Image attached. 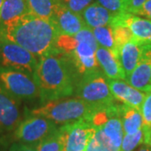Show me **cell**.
Here are the masks:
<instances>
[{"label": "cell", "instance_id": "1", "mask_svg": "<svg viewBox=\"0 0 151 151\" xmlns=\"http://www.w3.org/2000/svg\"><path fill=\"white\" fill-rule=\"evenodd\" d=\"M79 75L70 56L57 46L40 57L33 77L39 86L41 103L71 96Z\"/></svg>", "mask_w": 151, "mask_h": 151}, {"label": "cell", "instance_id": "2", "mask_svg": "<svg viewBox=\"0 0 151 151\" xmlns=\"http://www.w3.org/2000/svg\"><path fill=\"white\" fill-rule=\"evenodd\" d=\"M60 35L51 20L39 18L31 13L0 29V38L20 45L37 58L56 48Z\"/></svg>", "mask_w": 151, "mask_h": 151}, {"label": "cell", "instance_id": "3", "mask_svg": "<svg viewBox=\"0 0 151 151\" xmlns=\"http://www.w3.org/2000/svg\"><path fill=\"white\" fill-rule=\"evenodd\" d=\"M56 46L70 56L81 76L87 72L100 70L96 59L98 44L92 30L88 27L74 36L60 35Z\"/></svg>", "mask_w": 151, "mask_h": 151}, {"label": "cell", "instance_id": "4", "mask_svg": "<svg viewBox=\"0 0 151 151\" xmlns=\"http://www.w3.org/2000/svg\"><path fill=\"white\" fill-rule=\"evenodd\" d=\"M98 109L78 97L58 99L49 102L40 108L33 109L29 115L40 116L53 121L55 124H67L80 120H90Z\"/></svg>", "mask_w": 151, "mask_h": 151}, {"label": "cell", "instance_id": "5", "mask_svg": "<svg viewBox=\"0 0 151 151\" xmlns=\"http://www.w3.org/2000/svg\"><path fill=\"white\" fill-rule=\"evenodd\" d=\"M76 97L97 108H103L115 103L110 91L108 78L100 70L90 71L80 77L75 90Z\"/></svg>", "mask_w": 151, "mask_h": 151}, {"label": "cell", "instance_id": "6", "mask_svg": "<svg viewBox=\"0 0 151 151\" xmlns=\"http://www.w3.org/2000/svg\"><path fill=\"white\" fill-rule=\"evenodd\" d=\"M0 86L17 100L40 97V89L33 76L3 65H0Z\"/></svg>", "mask_w": 151, "mask_h": 151}, {"label": "cell", "instance_id": "7", "mask_svg": "<svg viewBox=\"0 0 151 151\" xmlns=\"http://www.w3.org/2000/svg\"><path fill=\"white\" fill-rule=\"evenodd\" d=\"M38 60L39 58L26 49L9 40L0 38V62L3 66L20 70L33 76Z\"/></svg>", "mask_w": 151, "mask_h": 151}, {"label": "cell", "instance_id": "8", "mask_svg": "<svg viewBox=\"0 0 151 151\" xmlns=\"http://www.w3.org/2000/svg\"><path fill=\"white\" fill-rule=\"evenodd\" d=\"M58 129L56 124L40 116L28 114L14 130V137L19 143L35 146Z\"/></svg>", "mask_w": 151, "mask_h": 151}, {"label": "cell", "instance_id": "9", "mask_svg": "<svg viewBox=\"0 0 151 151\" xmlns=\"http://www.w3.org/2000/svg\"><path fill=\"white\" fill-rule=\"evenodd\" d=\"M65 140V151H84L95 132L88 120H80L60 127Z\"/></svg>", "mask_w": 151, "mask_h": 151}, {"label": "cell", "instance_id": "10", "mask_svg": "<svg viewBox=\"0 0 151 151\" xmlns=\"http://www.w3.org/2000/svg\"><path fill=\"white\" fill-rule=\"evenodd\" d=\"M51 21L62 35L74 36L81 29L87 27L81 14L70 10L60 1L51 18Z\"/></svg>", "mask_w": 151, "mask_h": 151}, {"label": "cell", "instance_id": "11", "mask_svg": "<svg viewBox=\"0 0 151 151\" xmlns=\"http://www.w3.org/2000/svg\"><path fill=\"white\" fill-rule=\"evenodd\" d=\"M125 81L141 92L151 91V45H143L141 59Z\"/></svg>", "mask_w": 151, "mask_h": 151}, {"label": "cell", "instance_id": "12", "mask_svg": "<svg viewBox=\"0 0 151 151\" xmlns=\"http://www.w3.org/2000/svg\"><path fill=\"white\" fill-rule=\"evenodd\" d=\"M21 122L18 100L0 86V131L15 130Z\"/></svg>", "mask_w": 151, "mask_h": 151}, {"label": "cell", "instance_id": "13", "mask_svg": "<svg viewBox=\"0 0 151 151\" xmlns=\"http://www.w3.org/2000/svg\"><path fill=\"white\" fill-rule=\"evenodd\" d=\"M110 91L116 100L133 108L140 109L145 98V92L136 89L124 80L108 79Z\"/></svg>", "mask_w": 151, "mask_h": 151}, {"label": "cell", "instance_id": "14", "mask_svg": "<svg viewBox=\"0 0 151 151\" xmlns=\"http://www.w3.org/2000/svg\"><path fill=\"white\" fill-rule=\"evenodd\" d=\"M142 50L143 45L134 39L119 47V60L125 77H128L138 65L141 59Z\"/></svg>", "mask_w": 151, "mask_h": 151}, {"label": "cell", "instance_id": "15", "mask_svg": "<svg viewBox=\"0 0 151 151\" xmlns=\"http://www.w3.org/2000/svg\"><path fill=\"white\" fill-rule=\"evenodd\" d=\"M96 59L97 63L106 77L110 80H124L125 75L119 59L107 49L98 46L96 51Z\"/></svg>", "mask_w": 151, "mask_h": 151}, {"label": "cell", "instance_id": "16", "mask_svg": "<svg viewBox=\"0 0 151 151\" xmlns=\"http://www.w3.org/2000/svg\"><path fill=\"white\" fill-rule=\"evenodd\" d=\"M115 14L100 5L97 2L91 4L81 14L84 23L89 29L110 25Z\"/></svg>", "mask_w": 151, "mask_h": 151}, {"label": "cell", "instance_id": "17", "mask_svg": "<svg viewBox=\"0 0 151 151\" xmlns=\"http://www.w3.org/2000/svg\"><path fill=\"white\" fill-rule=\"evenodd\" d=\"M124 24L129 28L135 40L142 45H151V20L124 13Z\"/></svg>", "mask_w": 151, "mask_h": 151}, {"label": "cell", "instance_id": "18", "mask_svg": "<svg viewBox=\"0 0 151 151\" xmlns=\"http://www.w3.org/2000/svg\"><path fill=\"white\" fill-rule=\"evenodd\" d=\"M119 115L122 120L124 134H133L142 129L144 119L140 109L123 103L119 105Z\"/></svg>", "mask_w": 151, "mask_h": 151}, {"label": "cell", "instance_id": "19", "mask_svg": "<svg viewBox=\"0 0 151 151\" xmlns=\"http://www.w3.org/2000/svg\"><path fill=\"white\" fill-rule=\"evenodd\" d=\"M30 13L27 0H4L0 15V29Z\"/></svg>", "mask_w": 151, "mask_h": 151}, {"label": "cell", "instance_id": "20", "mask_svg": "<svg viewBox=\"0 0 151 151\" xmlns=\"http://www.w3.org/2000/svg\"><path fill=\"white\" fill-rule=\"evenodd\" d=\"M98 46L110 50L119 59V48L115 43L113 29L110 25L101 26L92 29Z\"/></svg>", "mask_w": 151, "mask_h": 151}, {"label": "cell", "instance_id": "21", "mask_svg": "<svg viewBox=\"0 0 151 151\" xmlns=\"http://www.w3.org/2000/svg\"><path fill=\"white\" fill-rule=\"evenodd\" d=\"M29 12L44 19L51 20L59 0H27Z\"/></svg>", "mask_w": 151, "mask_h": 151}, {"label": "cell", "instance_id": "22", "mask_svg": "<svg viewBox=\"0 0 151 151\" xmlns=\"http://www.w3.org/2000/svg\"><path fill=\"white\" fill-rule=\"evenodd\" d=\"M95 132L84 151H120L110 141L103 131L98 127H94Z\"/></svg>", "mask_w": 151, "mask_h": 151}, {"label": "cell", "instance_id": "23", "mask_svg": "<svg viewBox=\"0 0 151 151\" xmlns=\"http://www.w3.org/2000/svg\"><path fill=\"white\" fill-rule=\"evenodd\" d=\"M37 151H65V140L61 130L58 128L55 133L35 146Z\"/></svg>", "mask_w": 151, "mask_h": 151}, {"label": "cell", "instance_id": "24", "mask_svg": "<svg viewBox=\"0 0 151 151\" xmlns=\"http://www.w3.org/2000/svg\"><path fill=\"white\" fill-rule=\"evenodd\" d=\"M142 143H144V131L141 129L133 134H124L120 151H133Z\"/></svg>", "mask_w": 151, "mask_h": 151}, {"label": "cell", "instance_id": "25", "mask_svg": "<svg viewBox=\"0 0 151 151\" xmlns=\"http://www.w3.org/2000/svg\"><path fill=\"white\" fill-rule=\"evenodd\" d=\"M113 29V37L118 48L122 46L131 40L134 39L130 29L126 25H114L111 26Z\"/></svg>", "mask_w": 151, "mask_h": 151}, {"label": "cell", "instance_id": "26", "mask_svg": "<svg viewBox=\"0 0 151 151\" xmlns=\"http://www.w3.org/2000/svg\"><path fill=\"white\" fill-rule=\"evenodd\" d=\"M59 1L67 9L78 14H81L83 10L93 2V0H59Z\"/></svg>", "mask_w": 151, "mask_h": 151}, {"label": "cell", "instance_id": "27", "mask_svg": "<svg viewBox=\"0 0 151 151\" xmlns=\"http://www.w3.org/2000/svg\"><path fill=\"white\" fill-rule=\"evenodd\" d=\"M97 2L114 14L126 13L122 0H97Z\"/></svg>", "mask_w": 151, "mask_h": 151}, {"label": "cell", "instance_id": "28", "mask_svg": "<svg viewBox=\"0 0 151 151\" xmlns=\"http://www.w3.org/2000/svg\"><path fill=\"white\" fill-rule=\"evenodd\" d=\"M141 113L144 119V125L151 127V92L146 94L140 108Z\"/></svg>", "mask_w": 151, "mask_h": 151}, {"label": "cell", "instance_id": "29", "mask_svg": "<svg viewBox=\"0 0 151 151\" xmlns=\"http://www.w3.org/2000/svg\"><path fill=\"white\" fill-rule=\"evenodd\" d=\"M147 0H122L126 13L138 14Z\"/></svg>", "mask_w": 151, "mask_h": 151}, {"label": "cell", "instance_id": "30", "mask_svg": "<svg viewBox=\"0 0 151 151\" xmlns=\"http://www.w3.org/2000/svg\"><path fill=\"white\" fill-rule=\"evenodd\" d=\"M9 151H37L35 147L23 143H14L11 145Z\"/></svg>", "mask_w": 151, "mask_h": 151}, {"label": "cell", "instance_id": "31", "mask_svg": "<svg viewBox=\"0 0 151 151\" xmlns=\"http://www.w3.org/2000/svg\"><path fill=\"white\" fill-rule=\"evenodd\" d=\"M139 15H143L151 19V0H147L142 7L141 10L138 14Z\"/></svg>", "mask_w": 151, "mask_h": 151}, {"label": "cell", "instance_id": "32", "mask_svg": "<svg viewBox=\"0 0 151 151\" xmlns=\"http://www.w3.org/2000/svg\"><path fill=\"white\" fill-rule=\"evenodd\" d=\"M142 129L144 131V143L151 146V127H147L143 124Z\"/></svg>", "mask_w": 151, "mask_h": 151}, {"label": "cell", "instance_id": "33", "mask_svg": "<svg viewBox=\"0 0 151 151\" xmlns=\"http://www.w3.org/2000/svg\"><path fill=\"white\" fill-rule=\"evenodd\" d=\"M139 151H151V146L148 145L147 147H143Z\"/></svg>", "mask_w": 151, "mask_h": 151}, {"label": "cell", "instance_id": "34", "mask_svg": "<svg viewBox=\"0 0 151 151\" xmlns=\"http://www.w3.org/2000/svg\"><path fill=\"white\" fill-rule=\"evenodd\" d=\"M3 4H4V0H0V15H1V9H2Z\"/></svg>", "mask_w": 151, "mask_h": 151}, {"label": "cell", "instance_id": "35", "mask_svg": "<svg viewBox=\"0 0 151 151\" xmlns=\"http://www.w3.org/2000/svg\"><path fill=\"white\" fill-rule=\"evenodd\" d=\"M150 92H151V91H150Z\"/></svg>", "mask_w": 151, "mask_h": 151}]
</instances>
